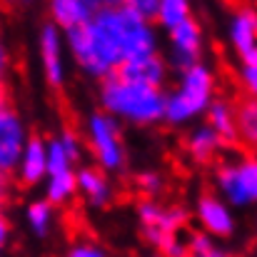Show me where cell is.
Returning a JSON list of instances; mask_svg holds the SVG:
<instances>
[{
    "label": "cell",
    "instance_id": "5",
    "mask_svg": "<svg viewBox=\"0 0 257 257\" xmlns=\"http://www.w3.org/2000/svg\"><path fill=\"white\" fill-rule=\"evenodd\" d=\"M83 145L90 153L95 168H100L107 175H117L127 165V145L122 138V125L105 115L102 110L87 112L83 120Z\"/></svg>",
    "mask_w": 257,
    "mask_h": 257
},
{
    "label": "cell",
    "instance_id": "14",
    "mask_svg": "<svg viewBox=\"0 0 257 257\" xmlns=\"http://www.w3.org/2000/svg\"><path fill=\"white\" fill-rule=\"evenodd\" d=\"M48 177V153H45V138L43 135H30L15 172L10 180H15L20 187H38Z\"/></svg>",
    "mask_w": 257,
    "mask_h": 257
},
{
    "label": "cell",
    "instance_id": "30",
    "mask_svg": "<svg viewBox=\"0 0 257 257\" xmlns=\"http://www.w3.org/2000/svg\"><path fill=\"white\" fill-rule=\"evenodd\" d=\"M10 177H5V175H0V212H5V207H8V202H10Z\"/></svg>",
    "mask_w": 257,
    "mask_h": 257
},
{
    "label": "cell",
    "instance_id": "16",
    "mask_svg": "<svg viewBox=\"0 0 257 257\" xmlns=\"http://www.w3.org/2000/svg\"><path fill=\"white\" fill-rule=\"evenodd\" d=\"M170 65L160 53H153V55H145V58H135L130 63H125L117 75L127 78V80H135L140 85H148V87H158V90H165L168 83H170Z\"/></svg>",
    "mask_w": 257,
    "mask_h": 257
},
{
    "label": "cell",
    "instance_id": "1",
    "mask_svg": "<svg viewBox=\"0 0 257 257\" xmlns=\"http://www.w3.org/2000/svg\"><path fill=\"white\" fill-rule=\"evenodd\" d=\"M97 102L120 125L148 130L165 122V90L140 85L117 73L97 83Z\"/></svg>",
    "mask_w": 257,
    "mask_h": 257
},
{
    "label": "cell",
    "instance_id": "32",
    "mask_svg": "<svg viewBox=\"0 0 257 257\" xmlns=\"http://www.w3.org/2000/svg\"><path fill=\"white\" fill-rule=\"evenodd\" d=\"M135 257H163L158 250H145V252H140V255H135Z\"/></svg>",
    "mask_w": 257,
    "mask_h": 257
},
{
    "label": "cell",
    "instance_id": "12",
    "mask_svg": "<svg viewBox=\"0 0 257 257\" xmlns=\"http://www.w3.org/2000/svg\"><path fill=\"white\" fill-rule=\"evenodd\" d=\"M48 8V23L55 25L60 33H70L75 28H83L90 23L102 5V0H45Z\"/></svg>",
    "mask_w": 257,
    "mask_h": 257
},
{
    "label": "cell",
    "instance_id": "17",
    "mask_svg": "<svg viewBox=\"0 0 257 257\" xmlns=\"http://www.w3.org/2000/svg\"><path fill=\"white\" fill-rule=\"evenodd\" d=\"M227 145L217 133H212L205 122L192 125V130L185 135V153L195 165H212L225 155Z\"/></svg>",
    "mask_w": 257,
    "mask_h": 257
},
{
    "label": "cell",
    "instance_id": "3",
    "mask_svg": "<svg viewBox=\"0 0 257 257\" xmlns=\"http://www.w3.org/2000/svg\"><path fill=\"white\" fill-rule=\"evenodd\" d=\"M217 97V73L202 60L182 73H177L175 83L165 87V125L187 127L205 117L210 102Z\"/></svg>",
    "mask_w": 257,
    "mask_h": 257
},
{
    "label": "cell",
    "instance_id": "19",
    "mask_svg": "<svg viewBox=\"0 0 257 257\" xmlns=\"http://www.w3.org/2000/svg\"><path fill=\"white\" fill-rule=\"evenodd\" d=\"M43 187H45L43 200H48L55 210H58V207H68V205L78 197V190H75V170L50 172V175L45 177Z\"/></svg>",
    "mask_w": 257,
    "mask_h": 257
},
{
    "label": "cell",
    "instance_id": "29",
    "mask_svg": "<svg viewBox=\"0 0 257 257\" xmlns=\"http://www.w3.org/2000/svg\"><path fill=\"white\" fill-rule=\"evenodd\" d=\"M10 235H13V225H10L8 215L0 212V255L5 252V247H8V242H10Z\"/></svg>",
    "mask_w": 257,
    "mask_h": 257
},
{
    "label": "cell",
    "instance_id": "31",
    "mask_svg": "<svg viewBox=\"0 0 257 257\" xmlns=\"http://www.w3.org/2000/svg\"><path fill=\"white\" fill-rule=\"evenodd\" d=\"M33 0H0V10L3 8H10V10H18V8H25V5H30Z\"/></svg>",
    "mask_w": 257,
    "mask_h": 257
},
{
    "label": "cell",
    "instance_id": "15",
    "mask_svg": "<svg viewBox=\"0 0 257 257\" xmlns=\"http://www.w3.org/2000/svg\"><path fill=\"white\" fill-rule=\"evenodd\" d=\"M227 45L237 58L257 50V8L240 5L227 20Z\"/></svg>",
    "mask_w": 257,
    "mask_h": 257
},
{
    "label": "cell",
    "instance_id": "8",
    "mask_svg": "<svg viewBox=\"0 0 257 257\" xmlns=\"http://www.w3.org/2000/svg\"><path fill=\"white\" fill-rule=\"evenodd\" d=\"M165 40H168L165 60L175 73H182L205 60V30L197 18H190L182 25L172 28L170 33H165Z\"/></svg>",
    "mask_w": 257,
    "mask_h": 257
},
{
    "label": "cell",
    "instance_id": "22",
    "mask_svg": "<svg viewBox=\"0 0 257 257\" xmlns=\"http://www.w3.org/2000/svg\"><path fill=\"white\" fill-rule=\"evenodd\" d=\"M237 112V143H242L250 153L257 155V100L242 97L235 102Z\"/></svg>",
    "mask_w": 257,
    "mask_h": 257
},
{
    "label": "cell",
    "instance_id": "20",
    "mask_svg": "<svg viewBox=\"0 0 257 257\" xmlns=\"http://www.w3.org/2000/svg\"><path fill=\"white\" fill-rule=\"evenodd\" d=\"M23 217H25L28 230H30L35 237H50V232H53V227H55V220H58V210H55L48 200L38 197V200H30V202L25 205Z\"/></svg>",
    "mask_w": 257,
    "mask_h": 257
},
{
    "label": "cell",
    "instance_id": "10",
    "mask_svg": "<svg viewBox=\"0 0 257 257\" xmlns=\"http://www.w3.org/2000/svg\"><path fill=\"white\" fill-rule=\"evenodd\" d=\"M200 227V232L210 235L212 240H230L237 232V215L235 210L220 200L212 190L210 192H200L195 200V207L190 212Z\"/></svg>",
    "mask_w": 257,
    "mask_h": 257
},
{
    "label": "cell",
    "instance_id": "4",
    "mask_svg": "<svg viewBox=\"0 0 257 257\" xmlns=\"http://www.w3.org/2000/svg\"><path fill=\"white\" fill-rule=\"evenodd\" d=\"M212 192L225 200L232 210H255L257 207V155L255 153H232L222 155L210 175Z\"/></svg>",
    "mask_w": 257,
    "mask_h": 257
},
{
    "label": "cell",
    "instance_id": "26",
    "mask_svg": "<svg viewBox=\"0 0 257 257\" xmlns=\"http://www.w3.org/2000/svg\"><path fill=\"white\" fill-rule=\"evenodd\" d=\"M10 80H13V50H10V43L5 40V35L0 33V100L8 97Z\"/></svg>",
    "mask_w": 257,
    "mask_h": 257
},
{
    "label": "cell",
    "instance_id": "21",
    "mask_svg": "<svg viewBox=\"0 0 257 257\" xmlns=\"http://www.w3.org/2000/svg\"><path fill=\"white\" fill-rule=\"evenodd\" d=\"M190 18H195L192 15V0H160L153 23L160 33H170L172 28L182 25Z\"/></svg>",
    "mask_w": 257,
    "mask_h": 257
},
{
    "label": "cell",
    "instance_id": "2",
    "mask_svg": "<svg viewBox=\"0 0 257 257\" xmlns=\"http://www.w3.org/2000/svg\"><path fill=\"white\" fill-rule=\"evenodd\" d=\"M100 10L83 28L63 33L68 58L73 60V65L85 78L95 80V83L115 75L125 65L120 45H117V40H115V35H112V30H110V25H107V20L102 18Z\"/></svg>",
    "mask_w": 257,
    "mask_h": 257
},
{
    "label": "cell",
    "instance_id": "27",
    "mask_svg": "<svg viewBox=\"0 0 257 257\" xmlns=\"http://www.w3.org/2000/svg\"><path fill=\"white\" fill-rule=\"evenodd\" d=\"M65 257H110L107 250L92 240H78L73 242L68 250H65Z\"/></svg>",
    "mask_w": 257,
    "mask_h": 257
},
{
    "label": "cell",
    "instance_id": "24",
    "mask_svg": "<svg viewBox=\"0 0 257 257\" xmlns=\"http://www.w3.org/2000/svg\"><path fill=\"white\" fill-rule=\"evenodd\" d=\"M237 85L245 97L257 100V50L245 58H237Z\"/></svg>",
    "mask_w": 257,
    "mask_h": 257
},
{
    "label": "cell",
    "instance_id": "9",
    "mask_svg": "<svg viewBox=\"0 0 257 257\" xmlns=\"http://www.w3.org/2000/svg\"><path fill=\"white\" fill-rule=\"evenodd\" d=\"M38 60L45 85L50 90H63L68 83V53L63 33L50 23H43L38 30Z\"/></svg>",
    "mask_w": 257,
    "mask_h": 257
},
{
    "label": "cell",
    "instance_id": "28",
    "mask_svg": "<svg viewBox=\"0 0 257 257\" xmlns=\"http://www.w3.org/2000/svg\"><path fill=\"white\" fill-rule=\"evenodd\" d=\"M158 3H160V0H117V5H122V8H127V10H133V13L148 18V20L155 18Z\"/></svg>",
    "mask_w": 257,
    "mask_h": 257
},
{
    "label": "cell",
    "instance_id": "7",
    "mask_svg": "<svg viewBox=\"0 0 257 257\" xmlns=\"http://www.w3.org/2000/svg\"><path fill=\"white\" fill-rule=\"evenodd\" d=\"M30 135L33 133L20 107L10 97L0 100V175L13 177Z\"/></svg>",
    "mask_w": 257,
    "mask_h": 257
},
{
    "label": "cell",
    "instance_id": "23",
    "mask_svg": "<svg viewBox=\"0 0 257 257\" xmlns=\"http://www.w3.org/2000/svg\"><path fill=\"white\" fill-rule=\"evenodd\" d=\"M185 242H187V257H235L232 250L222 247L217 240H212L200 230H192L185 237Z\"/></svg>",
    "mask_w": 257,
    "mask_h": 257
},
{
    "label": "cell",
    "instance_id": "18",
    "mask_svg": "<svg viewBox=\"0 0 257 257\" xmlns=\"http://www.w3.org/2000/svg\"><path fill=\"white\" fill-rule=\"evenodd\" d=\"M212 133H217L222 138L225 145H232L237 143V112H235V102L225 95H217L207 112H205V120H202Z\"/></svg>",
    "mask_w": 257,
    "mask_h": 257
},
{
    "label": "cell",
    "instance_id": "6",
    "mask_svg": "<svg viewBox=\"0 0 257 257\" xmlns=\"http://www.w3.org/2000/svg\"><path fill=\"white\" fill-rule=\"evenodd\" d=\"M138 222H140V237L150 245V250H163V245L177 237L187 222L190 210L182 205H168L163 200H140L135 207Z\"/></svg>",
    "mask_w": 257,
    "mask_h": 257
},
{
    "label": "cell",
    "instance_id": "11",
    "mask_svg": "<svg viewBox=\"0 0 257 257\" xmlns=\"http://www.w3.org/2000/svg\"><path fill=\"white\" fill-rule=\"evenodd\" d=\"M75 190H78V197L92 210H105L115 202L112 177L95 165H78L75 168Z\"/></svg>",
    "mask_w": 257,
    "mask_h": 257
},
{
    "label": "cell",
    "instance_id": "34",
    "mask_svg": "<svg viewBox=\"0 0 257 257\" xmlns=\"http://www.w3.org/2000/svg\"><path fill=\"white\" fill-rule=\"evenodd\" d=\"M102 5H117V0H102Z\"/></svg>",
    "mask_w": 257,
    "mask_h": 257
},
{
    "label": "cell",
    "instance_id": "13",
    "mask_svg": "<svg viewBox=\"0 0 257 257\" xmlns=\"http://www.w3.org/2000/svg\"><path fill=\"white\" fill-rule=\"evenodd\" d=\"M83 138L80 133L65 127L58 135L45 140V153H48V175L50 172H68L75 170L80 158H83Z\"/></svg>",
    "mask_w": 257,
    "mask_h": 257
},
{
    "label": "cell",
    "instance_id": "25",
    "mask_svg": "<svg viewBox=\"0 0 257 257\" xmlns=\"http://www.w3.org/2000/svg\"><path fill=\"white\" fill-rule=\"evenodd\" d=\"M135 187L145 200H160V195L165 192V175L160 170H140L135 175Z\"/></svg>",
    "mask_w": 257,
    "mask_h": 257
},
{
    "label": "cell",
    "instance_id": "33",
    "mask_svg": "<svg viewBox=\"0 0 257 257\" xmlns=\"http://www.w3.org/2000/svg\"><path fill=\"white\" fill-rule=\"evenodd\" d=\"M252 232H255V237H257V207H255V215H252Z\"/></svg>",
    "mask_w": 257,
    "mask_h": 257
}]
</instances>
